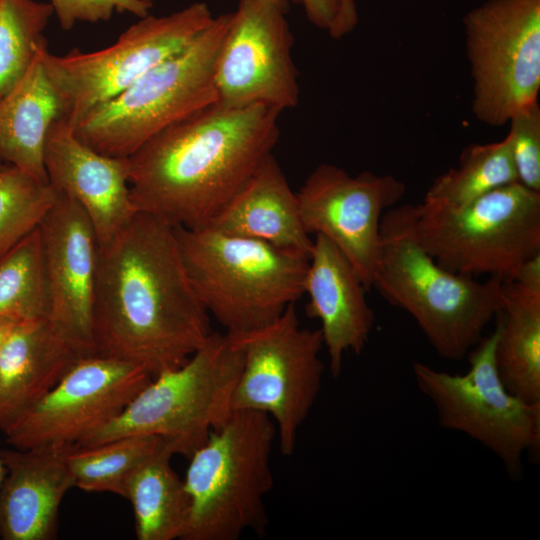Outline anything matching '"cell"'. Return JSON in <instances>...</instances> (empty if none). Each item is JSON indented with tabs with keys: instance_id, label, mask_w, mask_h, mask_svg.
I'll return each mask as SVG.
<instances>
[{
	"instance_id": "f1b7e54d",
	"label": "cell",
	"mask_w": 540,
	"mask_h": 540,
	"mask_svg": "<svg viewBox=\"0 0 540 540\" xmlns=\"http://www.w3.org/2000/svg\"><path fill=\"white\" fill-rule=\"evenodd\" d=\"M57 196L48 181L22 169L0 170V257L40 226Z\"/></svg>"
},
{
	"instance_id": "8fae6325",
	"label": "cell",
	"mask_w": 540,
	"mask_h": 540,
	"mask_svg": "<svg viewBox=\"0 0 540 540\" xmlns=\"http://www.w3.org/2000/svg\"><path fill=\"white\" fill-rule=\"evenodd\" d=\"M208 5L193 3L166 16L147 15L112 45L93 52L71 49L43 61L72 128L89 111L116 97L154 66L186 47L214 20Z\"/></svg>"
},
{
	"instance_id": "4dcf8cb0",
	"label": "cell",
	"mask_w": 540,
	"mask_h": 540,
	"mask_svg": "<svg viewBox=\"0 0 540 540\" xmlns=\"http://www.w3.org/2000/svg\"><path fill=\"white\" fill-rule=\"evenodd\" d=\"M63 30L78 22L108 21L114 13H130L138 18L149 15L154 0H50Z\"/></svg>"
},
{
	"instance_id": "1f68e13d",
	"label": "cell",
	"mask_w": 540,
	"mask_h": 540,
	"mask_svg": "<svg viewBox=\"0 0 540 540\" xmlns=\"http://www.w3.org/2000/svg\"><path fill=\"white\" fill-rule=\"evenodd\" d=\"M309 21L329 30L340 10L341 0H301Z\"/></svg>"
},
{
	"instance_id": "d6a6232c",
	"label": "cell",
	"mask_w": 540,
	"mask_h": 540,
	"mask_svg": "<svg viewBox=\"0 0 540 540\" xmlns=\"http://www.w3.org/2000/svg\"><path fill=\"white\" fill-rule=\"evenodd\" d=\"M358 22L355 0H341L340 10L328 30L333 38H341L351 32Z\"/></svg>"
},
{
	"instance_id": "4fadbf2b",
	"label": "cell",
	"mask_w": 540,
	"mask_h": 540,
	"mask_svg": "<svg viewBox=\"0 0 540 540\" xmlns=\"http://www.w3.org/2000/svg\"><path fill=\"white\" fill-rule=\"evenodd\" d=\"M152 380L141 366L88 355L4 433L13 448L77 444L118 417Z\"/></svg>"
},
{
	"instance_id": "52a82bcc",
	"label": "cell",
	"mask_w": 540,
	"mask_h": 540,
	"mask_svg": "<svg viewBox=\"0 0 540 540\" xmlns=\"http://www.w3.org/2000/svg\"><path fill=\"white\" fill-rule=\"evenodd\" d=\"M242 365L243 352L236 337L212 332L183 365L153 377L118 417L77 445L153 435L189 459L232 413Z\"/></svg>"
},
{
	"instance_id": "4316f807",
	"label": "cell",
	"mask_w": 540,
	"mask_h": 540,
	"mask_svg": "<svg viewBox=\"0 0 540 540\" xmlns=\"http://www.w3.org/2000/svg\"><path fill=\"white\" fill-rule=\"evenodd\" d=\"M48 294L39 227L0 257V316L46 318Z\"/></svg>"
},
{
	"instance_id": "e575fe53",
	"label": "cell",
	"mask_w": 540,
	"mask_h": 540,
	"mask_svg": "<svg viewBox=\"0 0 540 540\" xmlns=\"http://www.w3.org/2000/svg\"><path fill=\"white\" fill-rule=\"evenodd\" d=\"M19 320L12 316H0V358L6 341Z\"/></svg>"
},
{
	"instance_id": "7a4b0ae2",
	"label": "cell",
	"mask_w": 540,
	"mask_h": 540,
	"mask_svg": "<svg viewBox=\"0 0 540 540\" xmlns=\"http://www.w3.org/2000/svg\"><path fill=\"white\" fill-rule=\"evenodd\" d=\"M281 112L215 103L155 134L128 157L135 210L173 227L208 226L272 154Z\"/></svg>"
},
{
	"instance_id": "5bb4252c",
	"label": "cell",
	"mask_w": 540,
	"mask_h": 540,
	"mask_svg": "<svg viewBox=\"0 0 540 540\" xmlns=\"http://www.w3.org/2000/svg\"><path fill=\"white\" fill-rule=\"evenodd\" d=\"M286 13L273 0H239L216 62L218 105L296 107L300 90Z\"/></svg>"
},
{
	"instance_id": "ac0fdd59",
	"label": "cell",
	"mask_w": 540,
	"mask_h": 540,
	"mask_svg": "<svg viewBox=\"0 0 540 540\" xmlns=\"http://www.w3.org/2000/svg\"><path fill=\"white\" fill-rule=\"evenodd\" d=\"M75 445L49 443L0 450L6 468L0 484V539L56 538L60 504L75 487L68 461Z\"/></svg>"
},
{
	"instance_id": "f546056e",
	"label": "cell",
	"mask_w": 540,
	"mask_h": 540,
	"mask_svg": "<svg viewBox=\"0 0 540 540\" xmlns=\"http://www.w3.org/2000/svg\"><path fill=\"white\" fill-rule=\"evenodd\" d=\"M506 138L518 182L540 192V106L538 101L517 112L509 121Z\"/></svg>"
},
{
	"instance_id": "603a6c76",
	"label": "cell",
	"mask_w": 540,
	"mask_h": 540,
	"mask_svg": "<svg viewBox=\"0 0 540 540\" xmlns=\"http://www.w3.org/2000/svg\"><path fill=\"white\" fill-rule=\"evenodd\" d=\"M495 319L494 358L503 384L526 402H540V290L504 281Z\"/></svg>"
},
{
	"instance_id": "d590c367",
	"label": "cell",
	"mask_w": 540,
	"mask_h": 540,
	"mask_svg": "<svg viewBox=\"0 0 540 540\" xmlns=\"http://www.w3.org/2000/svg\"><path fill=\"white\" fill-rule=\"evenodd\" d=\"M276 4H278L284 11L288 12L290 3H301V0H273Z\"/></svg>"
},
{
	"instance_id": "6da1fadb",
	"label": "cell",
	"mask_w": 540,
	"mask_h": 540,
	"mask_svg": "<svg viewBox=\"0 0 540 540\" xmlns=\"http://www.w3.org/2000/svg\"><path fill=\"white\" fill-rule=\"evenodd\" d=\"M94 354L152 378L183 365L212 334L188 277L175 227L144 212L98 243Z\"/></svg>"
},
{
	"instance_id": "3957f363",
	"label": "cell",
	"mask_w": 540,
	"mask_h": 540,
	"mask_svg": "<svg viewBox=\"0 0 540 540\" xmlns=\"http://www.w3.org/2000/svg\"><path fill=\"white\" fill-rule=\"evenodd\" d=\"M413 218L412 204L384 213L371 288L414 319L439 357L460 361L495 319L504 281L442 267L417 240Z\"/></svg>"
},
{
	"instance_id": "9a60e30c",
	"label": "cell",
	"mask_w": 540,
	"mask_h": 540,
	"mask_svg": "<svg viewBox=\"0 0 540 540\" xmlns=\"http://www.w3.org/2000/svg\"><path fill=\"white\" fill-rule=\"evenodd\" d=\"M405 184L390 174L355 176L330 163L318 165L296 192L306 232L330 240L369 290L384 213L397 205Z\"/></svg>"
},
{
	"instance_id": "277c9868",
	"label": "cell",
	"mask_w": 540,
	"mask_h": 540,
	"mask_svg": "<svg viewBox=\"0 0 540 540\" xmlns=\"http://www.w3.org/2000/svg\"><path fill=\"white\" fill-rule=\"evenodd\" d=\"M175 232L196 295L225 332L262 328L304 295L306 258L210 227Z\"/></svg>"
},
{
	"instance_id": "9c48e42d",
	"label": "cell",
	"mask_w": 540,
	"mask_h": 540,
	"mask_svg": "<svg viewBox=\"0 0 540 540\" xmlns=\"http://www.w3.org/2000/svg\"><path fill=\"white\" fill-rule=\"evenodd\" d=\"M495 342V331L483 336L468 353L469 369L463 374L419 361L412 364V373L442 428L478 442L500 460L511 478H520L524 457L539 455L540 402H526L506 388L495 363Z\"/></svg>"
},
{
	"instance_id": "e0dca14e",
	"label": "cell",
	"mask_w": 540,
	"mask_h": 540,
	"mask_svg": "<svg viewBox=\"0 0 540 540\" xmlns=\"http://www.w3.org/2000/svg\"><path fill=\"white\" fill-rule=\"evenodd\" d=\"M47 179L57 194L76 202L103 243L137 212L129 188L128 157L101 154L80 141L61 117L51 125L45 143Z\"/></svg>"
},
{
	"instance_id": "cb8c5ba5",
	"label": "cell",
	"mask_w": 540,
	"mask_h": 540,
	"mask_svg": "<svg viewBox=\"0 0 540 540\" xmlns=\"http://www.w3.org/2000/svg\"><path fill=\"white\" fill-rule=\"evenodd\" d=\"M174 450L166 443L129 478L127 498L134 512L138 540L181 539L190 512L184 479L171 467Z\"/></svg>"
},
{
	"instance_id": "d6986e66",
	"label": "cell",
	"mask_w": 540,
	"mask_h": 540,
	"mask_svg": "<svg viewBox=\"0 0 540 540\" xmlns=\"http://www.w3.org/2000/svg\"><path fill=\"white\" fill-rule=\"evenodd\" d=\"M367 290L342 252L326 237L315 235L304 281L306 313L321 323L334 378L340 375L344 356L361 354L369 340L375 314L366 300Z\"/></svg>"
},
{
	"instance_id": "ffe728a7",
	"label": "cell",
	"mask_w": 540,
	"mask_h": 540,
	"mask_svg": "<svg viewBox=\"0 0 540 540\" xmlns=\"http://www.w3.org/2000/svg\"><path fill=\"white\" fill-rule=\"evenodd\" d=\"M85 356L47 318L20 319L0 358V431L5 433Z\"/></svg>"
},
{
	"instance_id": "836d02e7",
	"label": "cell",
	"mask_w": 540,
	"mask_h": 540,
	"mask_svg": "<svg viewBox=\"0 0 540 540\" xmlns=\"http://www.w3.org/2000/svg\"><path fill=\"white\" fill-rule=\"evenodd\" d=\"M511 281L532 290H540V252L523 262Z\"/></svg>"
},
{
	"instance_id": "7402d4cb",
	"label": "cell",
	"mask_w": 540,
	"mask_h": 540,
	"mask_svg": "<svg viewBox=\"0 0 540 540\" xmlns=\"http://www.w3.org/2000/svg\"><path fill=\"white\" fill-rule=\"evenodd\" d=\"M42 41L19 82L0 99V161L48 181L44 149L48 131L63 117L60 97L46 71Z\"/></svg>"
},
{
	"instance_id": "8d00e7d4",
	"label": "cell",
	"mask_w": 540,
	"mask_h": 540,
	"mask_svg": "<svg viewBox=\"0 0 540 540\" xmlns=\"http://www.w3.org/2000/svg\"><path fill=\"white\" fill-rule=\"evenodd\" d=\"M5 474H6V468H5L3 462H2V460L0 458V484H1Z\"/></svg>"
},
{
	"instance_id": "30bf717a",
	"label": "cell",
	"mask_w": 540,
	"mask_h": 540,
	"mask_svg": "<svg viewBox=\"0 0 540 540\" xmlns=\"http://www.w3.org/2000/svg\"><path fill=\"white\" fill-rule=\"evenodd\" d=\"M233 335L242 348L243 365L233 392L232 409L270 416L281 453L291 456L299 428L321 389V331L302 328L292 304L270 324Z\"/></svg>"
},
{
	"instance_id": "7c38bea8",
	"label": "cell",
	"mask_w": 540,
	"mask_h": 540,
	"mask_svg": "<svg viewBox=\"0 0 540 540\" xmlns=\"http://www.w3.org/2000/svg\"><path fill=\"white\" fill-rule=\"evenodd\" d=\"M472 112L499 127L538 101L540 0H486L464 19Z\"/></svg>"
},
{
	"instance_id": "484cf974",
	"label": "cell",
	"mask_w": 540,
	"mask_h": 540,
	"mask_svg": "<svg viewBox=\"0 0 540 540\" xmlns=\"http://www.w3.org/2000/svg\"><path fill=\"white\" fill-rule=\"evenodd\" d=\"M167 442L153 435H127L92 445H75L69 466L75 487L125 498L131 475Z\"/></svg>"
},
{
	"instance_id": "2e32d148",
	"label": "cell",
	"mask_w": 540,
	"mask_h": 540,
	"mask_svg": "<svg viewBox=\"0 0 540 540\" xmlns=\"http://www.w3.org/2000/svg\"><path fill=\"white\" fill-rule=\"evenodd\" d=\"M39 231L48 294L46 318L84 353L92 355L98 259L95 230L76 202L58 194Z\"/></svg>"
},
{
	"instance_id": "ba28073f",
	"label": "cell",
	"mask_w": 540,
	"mask_h": 540,
	"mask_svg": "<svg viewBox=\"0 0 540 540\" xmlns=\"http://www.w3.org/2000/svg\"><path fill=\"white\" fill-rule=\"evenodd\" d=\"M417 240L445 269L511 281L540 252V192L519 182L457 209L413 205Z\"/></svg>"
},
{
	"instance_id": "44dd1931",
	"label": "cell",
	"mask_w": 540,
	"mask_h": 540,
	"mask_svg": "<svg viewBox=\"0 0 540 540\" xmlns=\"http://www.w3.org/2000/svg\"><path fill=\"white\" fill-rule=\"evenodd\" d=\"M206 227L259 240L306 259L313 247L300 217L297 195L273 154Z\"/></svg>"
},
{
	"instance_id": "74e56055",
	"label": "cell",
	"mask_w": 540,
	"mask_h": 540,
	"mask_svg": "<svg viewBox=\"0 0 540 540\" xmlns=\"http://www.w3.org/2000/svg\"><path fill=\"white\" fill-rule=\"evenodd\" d=\"M6 165L3 164L1 161H0V170L3 169Z\"/></svg>"
},
{
	"instance_id": "d4e9b609",
	"label": "cell",
	"mask_w": 540,
	"mask_h": 540,
	"mask_svg": "<svg viewBox=\"0 0 540 540\" xmlns=\"http://www.w3.org/2000/svg\"><path fill=\"white\" fill-rule=\"evenodd\" d=\"M518 182L507 138L465 147L457 167L437 176L420 204L430 209L461 208L505 185Z\"/></svg>"
},
{
	"instance_id": "5b68a950",
	"label": "cell",
	"mask_w": 540,
	"mask_h": 540,
	"mask_svg": "<svg viewBox=\"0 0 540 540\" xmlns=\"http://www.w3.org/2000/svg\"><path fill=\"white\" fill-rule=\"evenodd\" d=\"M276 438L270 416L253 410H233L210 433L189 458L184 483L190 512L181 540H238L246 531L264 535Z\"/></svg>"
},
{
	"instance_id": "8992f818",
	"label": "cell",
	"mask_w": 540,
	"mask_h": 540,
	"mask_svg": "<svg viewBox=\"0 0 540 540\" xmlns=\"http://www.w3.org/2000/svg\"><path fill=\"white\" fill-rule=\"evenodd\" d=\"M232 20L233 12L215 17L182 50L93 108L74 126L76 137L101 154L126 158L164 128L217 103L215 67Z\"/></svg>"
},
{
	"instance_id": "83f0119b",
	"label": "cell",
	"mask_w": 540,
	"mask_h": 540,
	"mask_svg": "<svg viewBox=\"0 0 540 540\" xmlns=\"http://www.w3.org/2000/svg\"><path fill=\"white\" fill-rule=\"evenodd\" d=\"M53 14L50 3L0 0V99L28 70Z\"/></svg>"
}]
</instances>
